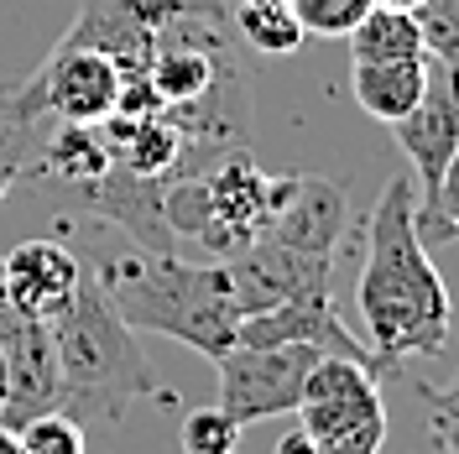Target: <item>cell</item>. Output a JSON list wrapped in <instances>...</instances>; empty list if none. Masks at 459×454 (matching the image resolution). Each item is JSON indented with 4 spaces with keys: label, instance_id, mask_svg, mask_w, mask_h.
I'll use <instances>...</instances> for the list:
<instances>
[{
    "label": "cell",
    "instance_id": "6da1fadb",
    "mask_svg": "<svg viewBox=\"0 0 459 454\" xmlns=\"http://www.w3.org/2000/svg\"><path fill=\"white\" fill-rule=\"evenodd\" d=\"M418 188L392 178L366 220V261L355 303L371 329L376 376H397L412 355H438L449 345V292L418 235Z\"/></svg>",
    "mask_w": 459,
    "mask_h": 454
},
{
    "label": "cell",
    "instance_id": "7a4b0ae2",
    "mask_svg": "<svg viewBox=\"0 0 459 454\" xmlns=\"http://www.w3.org/2000/svg\"><path fill=\"white\" fill-rule=\"evenodd\" d=\"M94 283L110 298V309L146 335H168V340L199 350L209 361H220L235 329H240V309L230 292L225 261H183L178 251H146V246H100L94 240Z\"/></svg>",
    "mask_w": 459,
    "mask_h": 454
},
{
    "label": "cell",
    "instance_id": "3957f363",
    "mask_svg": "<svg viewBox=\"0 0 459 454\" xmlns=\"http://www.w3.org/2000/svg\"><path fill=\"white\" fill-rule=\"evenodd\" d=\"M57 361V402L79 423H120L136 397L162 392L157 371L136 345V329L110 309L100 283L84 272L74 303L48 319Z\"/></svg>",
    "mask_w": 459,
    "mask_h": 454
},
{
    "label": "cell",
    "instance_id": "277c9868",
    "mask_svg": "<svg viewBox=\"0 0 459 454\" xmlns=\"http://www.w3.org/2000/svg\"><path fill=\"white\" fill-rule=\"evenodd\" d=\"M292 188H298V172H266L251 162V152H230L214 168L168 183L162 214L178 240H194L209 261H225L246 251L282 214Z\"/></svg>",
    "mask_w": 459,
    "mask_h": 454
},
{
    "label": "cell",
    "instance_id": "5b68a950",
    "mask_svg": "<svg viewBox=\"0 0 459 454\" xmlns=\"http://www.w3.org/2000/svg\"><path fill=\"white\" fill-rule=\"evenodd\" d=\"M298 423L314 433L318 454H381L386 402L376 371L344 355H318V366L303 381Z\"/></svg>",
    "mask_w": 459,
    "mask_h": 454
},
{
    "label": "cell",
    "instance_id": "8992f818",
    "mask_svg": "<svg viewBox=\"0 0 459 454\" xmlns=\"http://www.w3.org/2000/svg\"><path fill=\"white\" fill-rule=\"evenodd\" d=\"M120 68H115L110 53L89 48V42H57L53 57L42 63V74L31 79L27 89H16V105L31 126H53V120H68V126H100L110 120L115 105H120Z\"/></svg>",
    "mask_w": 459,
    "mask_h": 454
},
{
    "label": "cell",
    "instance_id": "52a82bcc",
    "mask_svg": "<svg viewBox=\"0 0 459 454\" xmlns=\"http://www.w3.org/2000/svg\"><path fill=\"white\" fill-rule=\"evenodd\" d=\"M314 345H230L220 366V407L240 428L261 423V418H282L298 413L303 402V381L318 366Z\"/></svg>",
    "mask_w": 459,
    "mask_h": 454
},
{
    "label": "cell",
    "instance_id": "ba28073f",
    "mask_svg": "<svg viewBox=\"0 0 459 454\" xmlns=\"http://www.w3.org/2000/svg\"><path fill=\"white\" fill-rule=\"evenodd\" d=\"M397 146L407 152V162L418 172V209H429L438 194V178L455 162L459 152V63L429 53V79H423V100L402 115L397 126Z\"/></svg>",
    "mask_w": 459,
    "mask_h": 454
},
{
    "label": "cell",
    "instance_id": "9c48e42d",
    "mask_svg": "<svg viewBox=\"0 0 459 454\" xmlns=\"http://www.w3.org/2000/svg\"><path fill=\"white\" fill-rule=\"evenodd\" d=\"M225 277H230V292H235V309L246 319V313L277 309V303H292V298L334 292V256L292 251L282 240L261 235L246 251L225 256Z\"/></svg>",
    "mask_w": 459,
    "mask_h": 454
},
{
    "label": "cell",
    "instance_id": "30bf717a",
    "mask_svg": "<svg viewBox=\"0 0 459 454\" xmlns=\"http://www.w3.org/2000/svg\"><path fill=\"white\" fill-rule=\"evenodd\" d=\"M235 345H314L324 355H344V361H360V366L376 371L371 345H360L344 329L334 292H314V298H292V303H277V309L246 313L240 329H235Z\"/></svg>",
    "mask_w": 459,
    "mask_h": 454
},
{
    "label": "cell",
    "instance_id": "8fae6325",
    "mask_svg": "<svg viewBox=\"0 0 459 454\" xmlns=\"http://www.w3.org/2000/svg\"><path fill=\"white\" fill-rule=\"evenodd\" d=\"M79 283H84V266L63 240H22L0 261V303L42 324L74 303Z\"/></svg>",
    "mask_w": 459,
    "mask_h": 454
},
{
    "label": "cell",
    "instance_id": "7c38bea8",
    "mask_svg": "<svg viewBox=\"0 0 459 454\" xmlns=\"http://www.w3.org/2000/svg\"><path fill=\"white\" fill-rule=\"evenodd\" d=\"M344 214H350V209H344V188L334 178H298L292 199L282 204V214L261 230V235L282 240L292 251L334 256L340 251V235H344Z\"/></svg>",
    "mask_w": 459,
    "mask_h": 454
},
{
    "label": "cell",
    "instance_id": "4fadbf2b",
    "mask_svg": "<svg viewBox=\"0 0 459 454\" xmlns=\"http://www.w3.org/2000/svg\"><path fill=\"white\" fill-rule=\"evenodd\" d=\"M423 79H429V53L423 57H397V63H355L350 68V89H355V105L397 126L402 115L423 100Z\"/></svg>",
    "mask_w": 459,
    "mask_h": 454
},
{
    "label": "cell",
    "instance_id": "5bb4252c",
    "mask_svg": "<svg viewBox=\"0 0 459 454\" xmlns=\"http://www.w3.org/2000/svg\"><path fill=\"white\" fill-rule=\"evenodd\" d=\"M355 63H397V57H423V27H418V11H392V5H371L355 31L344 37Z\"/></svg>",
    "mask_w": 459,
    "mask_h": 454
},
{
    "label": "cell",
    "instance_id": "9a60e30c",
    "mask_svg": "<svg viewBox=\"0 0 459 454\" xmlns=\"http://www.w3.org/2000/svg\"><path fill=\"white\" fill-rule=\"evenodd\" d=\"M225 16H230V31L261 57H292L308 37L298 27L287 0H225Z\"/></svg>",
    "mask_w": 459,
    "mask_h": 454
},
{
    "label": "cell",
    "instance_id": "2e32d148",
    "mask_svg": "<svg viewBox=\"0 0 459 454\" xmlns=\"http://www.w3.org/2000/svg\"><path fill=\"white\" fill-rule=\"evenodd\" d=\"M11 433H16V454H89L84 423L63 407H48L27 423H16Z\"/></svg>",
    "mask_w": 459,
    "mask_h": 454
},
{
    "label": "cell",
    "instance_id": "e0dca14e",
    "mask_svg": "<svg viewBox=\"0 0 459 454\" xmlns=\"http://www.w3.org/2000/svg\"><path fill=\"white\" fill-rule=\"evenodd\" d=\"M240 433H246V428L214 402V407H194V413L183 418L178 444H183V454H235L240 450Z\"/></svg>",
    "mask_w": 459,
    "mask_h": 454
},
{
    "label": "cell",
    "instance_id": "ac0fdd59",
    "mask_svg": "<svg viewBox=\"0 0 459 454\" xmlns=\"http://www.w3.org/2000/svg\"><path fill=\"white\" fill-rule=\"evenodd\" d=\"M287 5L308 37H350L376 0H287Z\"/></svg>",
    "mask_w": 459,
    "mask_h": 454
},
{
    "label": "cell",
    "instance_id": "d6986e66",
    "mask_svg": "<svg viewBox=\"0 0 459 454\" xmlns=\"http://www.w3.org/2000/svg\"><path fill=\"white\" fill-rule=\"evenodd\" d=\"M412 220H418L423 246H433V240H455L459 235V152H455V162L444 168V178H438L433 204L429 209H412Z\"/></svg>",
    "mask_w": 459,
    "mask_h": 454
},
{
    "label": "cell",
    "instance_id": "ffe728a7",
    "mask_svg": "<svg viewBox=\"0 0 459 454\" xmlns=\"http://www.w3.org/2000/svg\"><path fill=\"white\" fill-rule=\"evenodd\" d=\"M37 146H42V126L16 120V115H0V199H5V188H11L22 172H31Z\"/></svg>",
    "mask_w": 459,
    "mask_h": 454
},
{
    "label": "cell",
    "instance_id": "44dd1931",
    "mask_svg": "<svg viewBox=\"0 0 459 454\" xmlns=\"http://www.w3.org/2000/svg\"><path fill=\"white\" fill-rule=\"evenodd\" d=\"M429 423H423V454H459V376L449 387H433Z\"/></svg>",
    "mask_w": 459,
    "mask_h": 454
},
{
    "label": "cell",
    "instance_id": "7402d4cb",
    "mask_svg": "<svg viewBox=\"0 0 459 454\" xmlns=\"http://www.w3.org/2000/svg\"><path fill=\"white\" fill-rule=\"evenodd\" d=\"M418 27H423L429 53L459 63V0H423L418 5Z\"/></svg>",
    "mask_w": 459,
    "mask_h": 454
},
{
    "label": "cell",
    "instance_id": "603a6c76",
    "mask_svg": "<svg viewBox=\"0 0 459 454\" xmlns=\"http://www.w3.org/2000/svg\"><path fill=\"white\" fill-rule=\"evenodd\" d=\"M272 454H318V444H314V433L298 423V428H287L282 439H277V450Z\"/></svg>",
    "mask_w": 459,
    "mask_h": 454
},
{
    "label": "cell",
    "instance_id": "cb8c5ba5",
    "mask_svg": "<svg viewBox=\"0 0 459 454\" xmlns=\"http://www.w3.org/2000/svg\"><path fill=\"white\" fill-rule=\"evenodd\" d=\"M0 115H16V120H27L22 105H16V89H0Z\"/></svg>",
    "mask_w": 459,
    "mask_h": 454
},
{
    "label": "cell",
    "instance_id": "d4e9b609",
    "mask_svg": "<svg viewBox=\"0 0 459 454\" xmlns=\"http://www.w3.org/2000/svg\"><path fill=\"white\" fill-rule=\"evenodd\" d=\"M0 454H16V433H11L5 423H0Z\"/></svg>",
    "mask_w": 459,
    "mask_h": 454
},
{
    "label": "cell",
    "instance_id": "484cf974",
    "mask_svg": "<svg viewBox=\"0 0 459 454\" xmlns=\"http://www.w3.org/2000/svg\"><path fill=\"white\" fill-rule=\"evenodd\" d=\"M376 5H392V11H418L423 0H376Z\"/></svg>",
    "mask_w": 459,
    "mask_h": 454
}]
</instances>
